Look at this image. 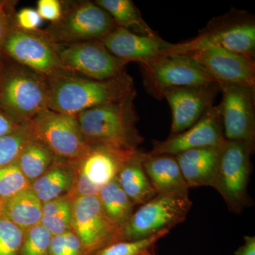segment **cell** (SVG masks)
Instances as JSON below:
<instances>
[{"mask_svg":"<svg viewBox=\"0 0 255 255\" xmlns=\"http://www.w3.org/2000/svg\"><path fill=\"white\" fill-rule=\"evenodd\" d=\"M46 78L48 109L73 117L136 93L127 73L110 80H96L60 69Z\"/></svg>","mask_w":255,"mask_h":255,"instance_id":"1","label":"cell"},{"mask_svg":"<svg viewBox=\"0 0 255 255\" xmlns=\"http://www.w3.org/2000/svg\"><path fill=\"white\" fill-rule=\"evenodd\" d=\"M136 93L75 116L87 145L136 151L144 138L137 129Z\"/></svg>","mask_w":255,"mask_h":255,"instance_id":"2","label":"cell"},{"mask_svg":"<svg viewBox=\"0 0 255 255\" xmlns=\"http://www.w3.org/2000/svg\"><path fill=\"white\" fill-rule=\"evenodd\" d=\"M0 107L14 123L31 122L48 109L46 77L6 55L0 66Z\"/></svg>","mask_w":255,"mask_h":255,"instance_id":"3","label":"cell"},{"mask_svg":"<svg viewBox=\"0 0 255 255\" xmlns=\"http://www.w3.org/2000/svg\"><path fill=\"white\" fill-rule=\"evenodd\" d=\"M174 51L191 57L216 83L255 88L254 59L223 49L204 35L189 42L177 43Z\"/></svg>","mask_w":255,"mask_h":255,"instance_id":"4","label":"cell"},{"mask_svg":"<svg viewBox=\"0 0 255 255\" xmlns=\"http://www.w3.org/2000/svg\"><path fill=\"white\" fill-rule=\"evenodd\" d=\"M61 16L45 31L58 44L100 41L117 28L110 14L89 0H63Z\"/></svg>","mask_w":255,"mask_h":255,"instance_id":"5","label":"cell"},{"mask_svg":"<svg viewBox=\"0 0 255 255\" xmlns=\"http://www.w3.org/2000/svg\"><path fill=\"white\" fill-rule=\"evenodd\" d=\"M254 145L226 140L221 147L219 165L211 187L219 192L228 209L234 214H241L252 205L248 187Z\"/></svg>","mask_w":255,"mask_h":255,"instance_id":"6","label":"cell"},{"mask_svg":"<svg viewBox=\"0 0 255 255\" xmlns=\"http://www.w3.org/2000/svg\"><path fill=\"white\" fill-rule=\"evenodd\" d=\"M191 205L189 196L157 194L133 212L117 242L137 241L169 231L185 221Z\"/></svg>","mask_w":255,"mask_h":255,"instance_id":"7","label":"cell"},{"mask_svg":"<svg viewBox=\"0 0 255 255\" xmlns=\"http://www.w3.org/2000/svg\"><path fill=\"white\" fill-rule=\"evenodd\" d=\"M144 84L151 95L162 98V93L177 87L209 86L216 83L195 60L172 52L140 65Z\"/></svg>","mask_w":255,"mask_h":255,"instance_id":"8","label":"cell"},{"mask_svg":"<svg viewBox=\"0 0 255 255\" xmlns=\"http://www.w3.org/2000/svg\"><path fill=\"white\" fill-rule=\"evenodd\" d=\"M59 48L44 29L18 27L15 16L4 44L6 56L46 77L61 69Z\"/></svg>","mask_w":255,"mask_h":255,"instance_id":"9","label":"cell"},{"mask_svg":"<svg viewBox=\"0 0 255 255\" xmlns=\"http://www.w3.org/2000/svg\"><path fill=\"white\" fill-rule=\"evenodd\" d=\"M31 131L58 158L75 162L90 149L76 117L48 109L30 122Z\"/></svg>","mask_w":255,"mask_h":255,"instance_id":"10","label":"cell"},{"mask_svg":"<svg viewBox=\"0 0 255 255\" xmlns=\"http://www.w3.org/2000/svg\"><path fill=\"white\" fill-rule=\"evenodd\" d=\"M62 70L96 80H107L127 73L128 65L107 50L101 41L60 44Z\"/></svg>","mask_w":255,"mask_h":255,"instance_id":"11","label":"cell"},{"mask_svg":"<svg viewBox=\"0 0 255 255\" xmlns=\"http://www.w3.org/2000/svg\"><path fill=\"white\" fill-rule=\"evenodd\" d=\"M73 232L85 255H92L117 241L120 231L106 216L97 196H78L72 202Z\"/></svg>","mask_w":255,"mask_h":255,"instance_id":"12","label":"cell"},{"mask_svg":"<svg viewBox=\"0 0 255 255\" xmlns=\"http://www.w3.org/2000/svg\"><path fill=\"white\" fill-rule=\"evenodd\" d=\"M138 150L90 146L86 153L75 162H78L80 173L76 183L77 197L98 195Z\"/></svg>","mask_w":255,"mask_h":255,"instance_id":"13","label":"cell"},{"mask_svg":"<svg viewBox=\"0 0 255 255\" xmlns=\"http://www.w3.org/2000/svg\"><path fill=\"white\" fill-rule=\"evenodd\" d=\"M222 102L219 106L226 140L255 144V88L219 84Z\"/></svg>","mask_w":255,"mask_h":255,"instance_id":"14","label":"cell"},{"mask_svg":"<svg viewBox=\"0 0 255 255\" xmlns=\"http://www.w3.org/2000/svg\"><path fill=\"white\" fill-rule=\"evenodd\" d=\"M219 106L212 107L194 125L180 133L172 134L164 141L153 142L150 155H176L201 147H222L226 142Z\"/></svg>","mask_w":255,"mask_h":255,"instance_id":"15","label":"cell"},{"mask_svg":"<svg viewBox=\"0 0 255 255\" xmlns=\"http://www.w3.org/2000/svg\"><path fill=\"white\" fill-rule=\"evenodd\" d=\"M107 50L126 63H149L174 51L176 44L155 36L136 34L117 27L100 40Z\"/></svg>","mask_w":255,"mask_h":255,"instance_id":"16","label":"cell"},{"mask_svg":"<svg viewBox=\"0 0 255 255\" xmlns=\"http://www.w3.org/2000/svg\"><path fill=\"white\" fill-rule=\"evenodd\" d=\"M219 84L209 86L177 87L162 93L172 110V134L180 133L194 125L213 106Z\"/></svg>","mask_w":255,"mask_h":255,"instance_id":"17","label":"cell"},{"mask_svg":"<svg viewBox=\"0 0 255 255\" xmlns=\"http://www.w3.org/2000/svg\"><path fill=\"white\" fill-rule=\"evenodd\" d=\"M221 147L191 149L174 155L189 188L211 187L219 165Z\"/></svg>","mask_w":255,"mask_h":255,"instance_id":"18","label":"cell"},{"mask_svg":"<svg viewBox=\"0 0 255 255\" xmlns=\"http://www.w3.org/2000/svg\"><path fill=\"white\" fill-rule=\"evenodd\" d=\"M142 164L157 194L189 196V188L174 156L145 152Z\"/></svg>","mask_w":255,"mask_h":255,"instance_id":"19","label":"cell"},{"mask_svg":"<svg viewBox=\"0 0 255 255\" xmlns=\"http://www.w3.org/2000/svg\"><path fill=\"white\" fill-rule=\"evenodd\" d=\"M202 35L223 49L254 59L255 24L253 21L229 23Z\"/></svg>","mask_w":255,"mask_h":255,"instance_id":"20","label":"cell"},{"mask_svg":"<svg viewBox=\"0 0 255 255\" xmlns=\"http://www.w3.org/2000/svg\"><path fill=\"white\" fill-rule=\"evenodd\" d=\"M145 155V152L137 151L117 176L119 186L134 206H141L157 195L144 169Z\"/></svg>","mask_w":255,"mask_h":255,"instance_id":"21","label":"cell"},{"mask_svg":"<svg viewBox=\"0 0 255 255\" xmlns=\"http://www.w3.org/2000/svg\"><path fill=\"white\" fill-rule=\"evenodd\" d=\"M43 204L31 186L8 199H4L1 216L23 230H28L41 222Z\"/></svg>","mask_w":255,"mask_h":255,"instance_id":"22","label":"cell"},{"mask_svg":"<svg viewBox=\"0 0 255 255\" xmlns=\"http://www.w3.org/2000/svg\"><path fill=\"white\" fill-rule=\"evenodd\" d=\"M58 158L43 175L33 183L31 188L42 204L59 198L73 187V172Z\"/></svg>","mask_w":255,"mask_h":255,"instance_id":"23","label":"cell"},{"mask_svg":"<svg viewBox=\"0 0 255 255\" xmlns=\"http://www.w3.org/2000/svg\"><path fill=\"white\" fill-rule=\"evenodd\" d=\"M57 159L49 147L31 131L16 163L28 182L33 183L43 175Z\"/></svg>","mask_w":255,"mask_h":255,"instance_id":"24","label":"cell"},{"mask_svg":"<svg viewBox=\"0 0 255 255\" xmlns=\"http://www.w3.org/2000/svg\"><path fill=\"white\" fill-rule=\"evenodd\" d=\"M95 2L110 15L117 27L143 36L157 35L130 0H97Z\"/></svg>","mask_w":255,"mask_h":255,"instance_id":"25","label":"cell"},{"mask_svg":"<svg viewBox=\"0 0 255 255\" xmlns=\"http://www.w3.org/2000/svg\"><path fill=\"white\" fill-rule=\"evenodd\" d=\"M98 196L106 216L122 231L133 214L134 205L119 186L117 177L102 188Z\"/></svg>","mask_w":255,"mask_h":255,"instance_id":"26","label":"cell"},{"mask_svg":"<svg viewBox=\"0 0 255 255\" xmlns=\"http://www.w3.org/2000/svg\"><path fill=\"white\" fill-rule=\"evenodd\" d=\"M72 218V202L67 198L60 196L43 204L41 223L53 236L70 231Z\"/></svg>","mask_w":255,"mask_h":255,"instance_id":"27","label":"cell"},{"mask_svg":"<svg viewBox=\"0 0 255 255\" xmlns=\"http://www.w3.org/2000/svg\"><path fill=\"white\" fill-rule=\"evenodd\" d=\"M31 134V124L27 122L0 137V168L16 162Z\"/></svg>","mask_w":255,"mask_h":255,"instance_id":"28","label":"cell"},{"mask_svg":"<svg viewBox=\"0 0 255 255\" xmlns=\"http://www.w3.org/2000/svg\"><path fill=\"white\" fill-rule=\"evenodd\" d=\"M52 236L41 223L26 230L19 255H49Z\"/></svg>","mask_w":255,"mask_h":255,"instance_id":"29","label":"cell"},{"mask_svg":"<svg viewBox=\"0 0 255 255\" xmlns=\"http://www.w3.org/2000/svg\"><path fill=\"white\" fill-rule=\"evenodd\" d=\"M29 187V182L16 162L0 168V198L1 199H8Z\"/></svg>","mask_w":255,"mask_h":255,"instance_id":"30","label":"cell"},{"mask_svg":"<svg viewBox=\"0 0 255 255\" xmlns=\"http://www.w3.org/2000/svg\"><path fill=\"white\" fill-rule=\"evenodd\" d=\"M24 230L0 216V255H19Z\"/></svg>","mask_w":255,"mask_h":255,"instance_id":"31","label":"cell"},{"mask_svg":"<svg viewBox=\"0 0 255 255\" xmlns=\"http://www.w3.org/2000/svg\"><path fill=\"white\" fill-rule=\"evenodd\" d=\"M169 232L163 231L152 237L137 241L115 242L92 255H137L146 248L155 246L159 239Z\"/></svg>","mask_w":255,"mask_h":255,"instance_id":"32","label":"cell"},{"mask_svg":"<svg viewBox=\"0 0 255 255\" xmlns=\"http://www.w3.org/2000/svg\"><path fill=\"white\" fill-rule=\"evenodd\" d=\"M49 255H85L81 243L72 231L52 236Z\"/></svg>","mask_w":255,"mask_h":255,"instance_id":"33","label":"cell"},{"mask_svg":"<svg viewBox=\"0 0 255 255\" xmlns=\"http://www.w3.org/2000/svg\"><path fill=\"white\" fill-rule=\"evenodd\" d=\"M18 2L16 0H0V66L6 57L4 52V42L16 14Z\"/></svg>","mask_w":255,"mask_h":255,"instance_id":"34","label":"cell"},{"mask_svg":"<svg viewBox=\"0 0 255 255\" xmlns=\"http://www.w3.org/2000/svg\"><path fill=\"white\" fill-rule=\"evenodd\" d=\"M36 9L42 19L53 23L61 16L63 5L60 0H38Z\"/></svg>","mask_w":255,"mask_h":255,"instance_id":"35","label":"cell"},{"mask_svg":"<svg viewBox=\"0 0 255 255\" xmlns=\"http://www.w3.org/2000/svg\"><path fill=\"white\" fill-rule=\"evenodd\" d=\"M42 21L38 11L33 8H23L15 14V22L23 29H38Z\"/></svg>","mask_w":255,"mask_h":255,"instance_id":"36","label":"cell"},{"mask_svg":"<svg viewBox=\"0 0 255 255\" xmlns=\"http://www.w3.org/2000/svg\"><path fill=\"white\" fill-rule=\"evenodd\" d=\"M20 125L14 123L0 107V137L12 132Z\"/></svg>","mask_w":255,"mask_h":255,"instance_id":"37","label":"cell"},{"mask_svg":"<svg viewBox=\"0 0 255 255\" xmlns=\"http://www.w3.org/2000/svg\"><path fill=\"white\" fill-rule=\"evenodd\" d=\"M244 244L240 247L235 255H255V236H245Z\"/></svg>","mask_w":255,"mask_h":255,"instance_id":"38","label":"cell"},{"mask_svg":"<svg viewBox=\"0 0 255 255\" xmlns=\"http://www.w3.org/2000/svg\"><path fill=\"white\" fill-rule=\"evenodd\" d=\"M154 246H152L150 247V248H146V249L143 250V251L140 252V253L137 255H156L155 251H154Z\"/></svg>","mask_w":255,"mask_h":255,"instance_id":"39","label":"cell"},{"mask_svg":"<svg viewBox=\"0 0 255 255\" xmlns=\"http://www.w3.org/2000/svg\"><path fill=\"white\" fill-rule=\"evenodd\" d=\"M3 201H4V199L0 198V216H1V208H2Z\"/></svg>","mask_w":255,"mask_h":255,"instance_id":"40","label":"cell"}]
</instances>
